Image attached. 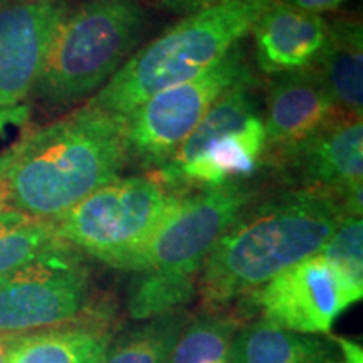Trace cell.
<instances>
[{
	"instance_id": "6da1fadb",
	"label": "cell",
	"mask_w": 363,
	"mask_h": 363,
	"mask_svg": "<svg viewBox=\"0 0 363 363\" xmlns=\"http://www.w3.org/2000/svg\"><path fill=\"white\" fill-rule=\"evenodd\" d=\"M345 217L343 195L326 189L299 187L249 203L203 261V310H225L315 256Z\"/></svg>"
},
{
	"instance_id": "7a4b0ae2",
	"label": "cell",
	"mask_w": 363,
	"mask_h": 363,
	"mask_svg": "<svg viewBox=\"0 0 363 363\" xmlns=\"http://www.w3.org/2000/svg\"><path fill=\"white\" fill-rule=\"evenodd\" d=\"M4 177L7 211L56 220L76 203L120 179L130 160L126 120L84 104L27 131Z\"/></svg>"
},
{
	"instance_id": "3957f363",
	"label": "cell",
	"mask_w": 363,
	"mask_h": 363,
	"mask_svg": "<svg viewBox=\"0 0 363 363\" xmlns=\"http://www.w3.org/2000/svg\"><path fill=\"white\" fill-rule=\"evenodd\" d=\"M274 0H216L126 59L89 104L126 118L153 94L216 65Z\"/></svg>"
},
{
	"instance_id": "277c9868",
	"label": "cell",
	"mask_w": 363,
	"mask_h": 363,
	"mask_svg": "<svg viewBox=\"0 0 363 363\" xmlns=\"http://www.w3.org/2000/svg\"><path fill=\"white\" fill-rule=\"evenodd\" d=\"M145 26L142 0H86L67 12L33 93L62 108L103 88L125 65Z\"/></svg>"
},
{
	"instance_id": "5b68a950",
	"label": "cell",
	"mask_w": 363,
	"mask_h": 363,
	"mask_svg": "<svg viewBox=\"0 0 363 363\" xmlns=\"http://www.w3.org/2000/svg\"><path fill=\"white\" fill-rule=\"evenodd\" d=\"M182 195L153 175L116 179L52 222L59 238L76 251L135 272Z\"/></svg>"
},
{
	"instance_id": "8992f818",
	"label": "cell",
	"mask_w": 363,
	"mask_h": 363,
	"mask_svg": "<svg viewBox=\"0 0 363 363\" xmlns=\"http://www.w3.org/2000/svg\"><path fill=\"white\" fill-rule=\"evenodd\" d=\"M91 320H116V305L96 293L86 256L69 244L0 279V337Z\"/></svg>"
},
{
	"instance_id": "52a82bcc",
	"label": "cell",
	"mask_w": 363,
	"mask_h": 363,
	"mask_svg": "<svg viewBox=\"0 0 363 363\" xmlns=\"http://www.w3.org/2000/svg\"><path fill=\"white\" fill-rule=\"evenodd\" d=\"M252 86L249 74L225 91L153 177L182 194L189 185L212 187L251 175L266 150L264 120L257 115Z\"/></svg>"
},
{
	"instance_id": "ba28073f",
	"label": "cell",
	"mask_w": 363,
	"mask_h": 363,
	"mask_svg": "<svg viewBox=\"0 0 363 363\" xmlns=\"http://www.w3.org/2000/svg\"><path fill=\"white\" fill-rule=\"evenodd\" d=\"M251 74L239 45L192 79L153 94L126 120L128 155L143 165H165L225 91Z\"/></svg>"
},
{
	"instance_id": "9c48e42d",
	"label": "cell",
	"mask_w": 363,
	"mask_h": 363,
	"mask_svg": "<svg viewBox=\"0 0 363 363\" xmlns=\"http://www.w3.org/2000/svg\"><path fill=\"white\" fill-rule=\"evenodd\" d=\"M257 189L240 180L182 195L169 219L148 244L135 272L152 271L199 286L203 261L220 235L256 201Z\"/></svg>"
},
{
	"instance_id": "30bf717a",
	"label": "cell",
	"mask_w": 363,
	"mask_h": 363,
	"mask_svg": "<svg viewBox=\"0 0 363 363\" xmlns=\"http://www.w3.org/2000/svg\"><path fill=\"white\" fill-rule=\"evenodd\" d=\"M363 296V283L352 279L320 252L298 262L240 299L238 315L306 335H330L337 318Z\"/></svg>"
},
{
	"instance_id": "8fae6325",
	"label": "cell",
	"mask_w": 363,
	"mask_h": 363,
	"mask_svg": "<svg viewBox=\"0 0 363 363\" xmlns=\"http://www.w3.org/2000/svg\"><path fill=\"white\" fill-rule=\"evenodd\" d=\"M67 12L65 0L0 4V108L33 93Z\"/></svg>"
},
{
	"instance_id": "7c38bea8",
	"label": "cell",
	"mask_w": 363,
	"mask_h": 363,
	"mask_svg": "<svg viewBox=\"0 0 363 363\" xmlns=\"http://www.w3.org/2000/svg\"><path fill=\"white\" fill-rule=\"evenodd\" d=\"M340 113L315 66L279 74L267 93L262 118L266 148L286 157Z\"/></svg>"
},
{
	"instance_id": "4fadbf2b",
	"label": "cell",
	"mask_w": 363,
	"mask_h": 363,
	"mask_svg": "<svg viewBox=\"0 0 363 363\" xmlns=\"http://www.w3.org/2000/svg\"><path fill=\"white\" fill-rule=\"evenodd\" d=\"M283 158L303 187L333 190L345 199L350 190L363 187L362 115L340 113Z\"/></svg>"
},
{
	"instance_id": "5bb4252c",
	"label": "cell",
	"mask_w": 363,
	"mask_h": 363,
	"mask_svg": "<svg viewBox=\"0 0 363 363\" xmlns=\"http://www.w3.org/2000/svg\"><path fill=\"white\" fill-rule=\"evenodd\" d=\"M326 22L318 13L272 2L252 27L259 69L284 74L315 65L326 43Z\"/></svg>"
},
{
	"instance_id": "9a60e30c",
	"label": "cell",
	"mask_w": 363,
	"mask_h": 363,
	"mask_svg": "<svg viewBox=\"0 0 363 363\" xmlns=\"http://www.w3.org/2000/svg\"><path fill=\"white\" fill-rule=\"evenodd\" d=\"M233 363H362L363 350L335 335L294 333L262 320L242 321L233 340Z\"/></svg>"
},
{
	"instance_id": "2e32d148",
	"label": "cell",
	"mask_w": 363,
	"mask_h": 363,
	"mask_svg": "<svg viewBox=\"0 0 363 363\" xmlns=\"http://www.w3.org/2000/svg\"><path fill=\"white\" fill-rule=\"evenodd\" d=\"M328 24L326 43L313 66L320 72L338 110L362 115L363 30L357 17L342 16Z\"/></svg>"
},
{
	"instance_id": "e0dca14e",
	"label": "cell",
	"mask_w": 363,
	"mask_h": 363,
	"mask_svg": "<svg viewBox=\"0 0 363 363\" xmlns=\"http://www.w3.org/2000/svg\"><path fill=\"white\" fill-rule=\"evenodd\" d=\"M116 320H91L22 335L9 363H101Z\"/></svg>"
},
{
	"instance_id": "ac0fdd59",
	"label": "cell",
	"mask_w": 363,
	"mask_h": 363,
	"mask_svg": "<svg viewBox=\"0 0 363 363\" xmlns=\"http://www.w3.org/2000/svg\"><path fill=\"white\" fill-rule=\"evenodd\" d=\"M192 315L180 308L138 321L113 337L101 363H167L174 345Z\"/></svg>"
},
{
	"instance_id": "d6986e66",
	"label": "cell",
	"mask_w": 363,
	"mask_h": 363,
	"mask_svg": "<svg viewBox=\"0 0 363 363\" xmlns=\"http://www.w3.org/2000/svg\"><path fill=\"white\" fill-rule=\"evenodd\" d=\"M242 321L235 310H203L190 318L167 363H233V340Z\"/></svg>"
},
{
	"instance_id": "ffe728a7",
	"label": "cell",
	"mask_w": 363,
	"mask_h": 363,
	"mask_svg": "<svg viewBox=\"0 0 363 363\" xmlns=\"http://www.w3.org/2000/svg\"><path fill=\"white\" fill-rule=\"evenodd\" d=\"M65 242L52 220L30 219L13 211L0 214V279Z\"/></svg>"
},
{
	"instance_id": "44dd1931",
	"label": "cell",
	"mask_w": 363,
	"mask_h": 363,
	"mask_svg": "<svg viewBox=\"0 0 363 363\" xmlns=\"http://www.w3.org/2000/svg\"><path fill=\"white\" fill-rule=\"evenodd\" d=\"M320 254L352 279L363 283V222L348 216L331 234Z\"/></svg>"
},
{
	"instance_id": "7402d4cb",
	"label": "cell",
	"mask_w": 363,
	"mask_h": 363,
	"mask_svg": "<svg viewBox=\"0 0 363 363\" xmlns=\"http://www.w3.org/2000/svg\"><path fill=\"white\" fill-rule=\"evenodd\" d=\"M274 2L286 4V6L299 9V11L321 16L323 12H330V11H335V9H338L343 2H347V0H274Z\"/></svg>"
},
{
	"instance_id": "603a6c76",
	"label": "cell",
	"mask_w": 363,
	"mask_h": 363,
	"mask_svg": "<svg viewBox=\"0 0 363 363\" xmlns=\"http://www.w3.org/2000/svg\"><path fill=\"white\" fill-rule=\"evenodd\" d=\"M29 106L19 104L12 108H0V133L6 131L9 126H24L29 121Z\"/></svg>"
},
{
	"instance_id": "cb8c5ba5",
	"label": "cell",
	"mask_w": 363,
	"mask_h": 363,
	"mask_svg": "<svg viewBox=\"0 0 363 363\" xmlns=\"http://www.w3.org/2000/svg\"><path fill=\"white\" fill-rule=\"evenodd\" d=\"M13 153H16V145H12V147H9L6 150V152L0 153V214H2L4 211H7L6 197H4V177H6V172L9 169V165H11Z\"/></svg>"
},
{
	"instance_id": "d4e9b609",
	"label": "cell",
	"mask_w": 363,
	"mask_h": 363,
	"mask_svg": "<svg viewBox=\"0 0 363 363\" xmlns=\"http://www.w3.org/2000/svg\"><path fill=\"white\" fill-rule=\"evenodd\" d=\"M211 0H163V6L169 7L170 11H192L207 6Z\"/></svg>"
},
{
	"instance_id": "484cf974",
	"label": "cell",
	"mask_w": 363,
	"mask_h": 363,
	"mask_svg": "<svg viewBox=\"0 0 363 363\" xmlns=\"http://www.w3.org/2000/svg\"><path fill=\"white\" fill-rule=\"evenodd\" d=\"M21 337H0V363H9Z\"/></svg>"
},
{
	"instance_id": "4316f807",
	"label": "cell",
	"mask_w": 363,
	"mask_h": 363,
	"mask_svg": "<svg viewBox=\"0 0 363 363\" xmlns=\"http://www.w3.org/2000/svg\"><path fill=\"white\" fill-rule=\"evenodd\" d=\"M9 2H33V0H0V4H9Z\"/></svg>"
}]
</instances>
